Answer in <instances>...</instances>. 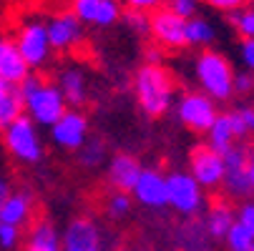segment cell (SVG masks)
Returning <instances> with one entry per match:
<instances>
[{
	"label": "cell",
	"mask_w": 254,
	"mask_h": 251,
	"mask_svg": "<svg viewBox=\"0 0 254 251\" xmlns=\"http://www.w3.org/2000/svg\"><path fill=\"white\" fill-rule=\"evenodd\" d=\"M239 63L244 65L247 73L254 76V38L252 41H239Z\"/></svg>",
	"instance_id": "36"
},
{
	"label": "cell",
	"mask_w": 254,
	"mask_h": 251,
	"mask_svg": "<svg viewBox=\"0 0 254 251\" xmlns=\"http://www.w3.org/2000/svg\"><path fill=\"white\" fill-rule=\"evenodd\" d=\"M126 10H141V13H154L159 8H164L166 0H119Z\"/></svg>",
	"instance_id": "35"
},
{
	"label": "cell",
	"mask_w": 254,
	"mask_h": 251,
	"mask_svg": "<svg viewBox=\"0 0 254 251\" xmlns=\"http://www.w3.org/2000/svg\"><path fill=\"white\" fill-rule=\"evenodd\" d=\"M20 239H23V229L0 224V251H15L20 246Z\"/></svg>",
	"instance_id": "32"
},
{
	"label": "cell",
	"mask_w": 254,
	"mask_h": 251,
	"mask_svg": "<svg viewBox=\"0 0 254 251\" xmlns=\"http://www.w3.org/2000/svg\"><path fill=\"white\" fill-rule=\"evenodd\" d=\"M133 203H138L146 211H164L169 208V196H166V173L159 168H143L138 184L131 191Z\"/></svg>",
	"instance_id": "15"
},
{
	"label": "cell",
	"mask_w": 254,
	"mask_h": 251,
	"mask_svg": "<svg viewBox=\"0 0 254 251\" xmlns=\"http://www.w3.org/2000/svg\"><path fill=\"white\" fill-rule=\"evenodd\" d=\"M20 116H25V103H23L20 86L0 81V133H3L10 123H15Z\"/></svg>",
	"instance_id": "23"
},
{
	"label": "cell",
	"mask_w": 254,
	"mask_h": 251,
	"mask_svg": "<svg viewBox=\"0 0 254 251\" xmlns=\"http://www.w3.org/2000/svg\"><path fill=\"white\" fill-rule=\"evenodd\" d=\"M249 8H252V10H254V0H252V3H249Z\"/></svg>",
	"instance_id": "43"
},
{
	"label": "cell",
	"mask_w": 254,
	"mask_h": 251,
	"mask_svg": "<svg viewBox=\"0 0 254 251\" xmlns=\"http://www.w3.org/2000/svg\"><path fill=\"white\" fill-rule=\"evenodd\" d=\"M108 158H111V156H108V149H106L103 138H98V136H91L83 143V149L78 151V163L83 168H88V171L101 168L103 163H108Z\"/></svg>",
	"instance_id": "26"
},
{
	"label": "cell",
	"mask_w": 254,
	"mask_h": 251,
	"mask_svg": "<svg viewBox=\"0 0 254 251\" xmlns=\"http://www.w3.org/2000/svg\"><path fill=\"white\" fill-rule=\"evenodd\" d=\"M229 18V25L232 30L239 35V41H252L254 38V10L252 8H244V10H237Z\"/></svg>",
	"instance_id": "28"
},
{
	"label": "cell",
	"mask_w": 254,
	"mask_h": 251,
	"mask_svg": "<svg viewBox=\"0 0 254 251\" xmlns=\"http://www.w3.org/2000/svg\"><path fill=\"white\" fill-rule=\"evenodd\" d=\"M121 23L136 33V35H149V28H151V13H141V10H126L124 8V15H121Z\"/></svg>",
	"instance_id": "30"
},
{
	"label": "cell",
	"mask_w": 254,
	"mask_h": 251,
	"mask_svg": "<svg viewBox=\"0 0 254 251\" xmlns=\"http://www.w3.org/2000/svg\"><path fill=\"white\" fill-rule=\"evenodd\" d=\"M131 88H133L136 105L149 118H164L169 111H174V103L179 98L176 76L164 63L138 65L131 81Z\"/></svg>",
	"instance_id": "1"
},
{
	"label": "cell",
	"mask_w": 254,
	"mask_h": 251,
	"mask_svg": "<svg viewBox=\"0 0 254 251\" xmlns=\"http://www.w3.org/2000/svg\"><path fill=\"white\" fill-rule=\"evenodd\" d=\"M46 28H48V38H51L53 53H68V50L78 48L86 38L83 23L70 10H61V13L46 18Z\"/></svg>",
	"instance_id": "13"
},
{
	"label": "cell",
	"mask_w": 254,
	"mask_h": 251,
	"mask_svg": "<svg viewBox=\"0 0 254 251\" xmlns=\"http://www.w3.org/2000/svg\"><path fill=\"white\" fill-rule=\"evenodd\" d=\"M216 41V28L209 18L204 15H194L187 20V48H211V43Z\"/></svg>",
	"instance_id": "24"
},
{
	"label": "cell",
	"mask_w": 254,
	"mask_h": 251,
	"mask_svg": "<svg viewBox=\"0 0 254 251\" xmlns=\"http://www.w3.org/2000/svg\"><path fill=\"white\" fill-rule=\"evenodd\" d=\"M199 219L204 221V229L209 231V236L214 241H224L229 229L237 224V206L229 203L227 196L209 199V206H206V211L201 213Z\"/></svg>",
	"instance_id": "19"
},
{
	"label": "cell",
	"mask_w": 254,
	"mask_h": 251,
	"mask_svg": "<svg viewBox=\"0 0 254 251\" xmlns=\"http://www.w3.org/2000/svg\"><path fill=\"white\" fill-rule=\"evenodd\" d=\"M133 208V196L126 191H108V196L103 199V211L111 221H124L126 216H131Z\"/></svg>",
	"instance_id": "27"
},
{
	"label": "cell",
	"mask_w": 254,
	"mask_h": 251,
	"mask_svg": "<svg viewBox=\"0 0 254 251\" xmlns=\"http://www.w3.org/2000/svg\"><path fill=\"white\" fill-rule=\"evenodd\" d=\"M33 70L28 68V63L23 60L13 35H0V81L8 83H23Z\"/></svg>",
	"instance_id": "20"
},
{
	"label": "cell",
	"mask_w": 254,
	"mask_h": 251,
	"mask_svg": "<svg viewBox=\"0 0 254 251\" xmlns=\"http://www.w3.org/2000/svg\"><path fill=\"white\" fill-rule=\"evenodd\" d=\"M204 143H209V146H211L214 151H219L222 156L234 146V143H239L237 136H234V128H232L227 113H219V118L214 121V126L206 131V141H204Z\"/></svg>",
	"instance_id": "25"
},
{
	"label": "cell",
	"mask_w": 254,
	"mask_h": 251,
	"mask_svg": "<svg viewBox=\"0 0 254 251\" xmlns=\"http://www.w3.org/2000/svg\"><path fill=\"white\" fill-rule=\"evenodd\" d=\"M237 224H242L254 236V199H247V201L237 203Z\"/></svg>",
	"instance_id": "34"
},
{
	"label": "cell",
	"mask_w": 254,
	"mask_h": 251,
	"mask_svg": "<svg viewBox=\"0 0 254 251\" xmlns=\"http://www.w3.org/2000/svg\"><path fill=\"white\" fill-rule=\"evenodd\" d=\"M143 173L141 161L133 153H114L106 163V178H108V186L114 191H126L131 194L133 186L138 184V178Z\"/></svg>",
	"instance_id": "17"
},
{
	"label": "cell",
	"mask_w": 254,
	"mask_h": 251,
	"mask_svg": "<svg viewBox=\"0 0 254 251\" xmlns=\"http://www.w3.org/2000/svg\"><path fill=\"white\" fill-rule=\"evenodd\" d=\"M176 251H214V239L204 229L201 219H187L174 231Z\"/></svg>",
	"instance_id": "22"
},
{
	"label": "cell",
	"mask_w": 254,
	"mask_h": 251,
	"mask_svg": "<svg viewBox=\"0 0 254 251\" xmlns=\"http://www.w3.org/2000/svg\"><path fill=\"white\" fill-rule=\"evenodd\" d=\"M201 3L209 5L211 10H219V13H224V15H232V13H237V10L249 8L252 0H201Z\"/></svg>",
	"instance_id": "33"
},
{
	"label": "cell",
	"mask_w": 254,
	"mask_h": 251,
	"mask_svg": "<svg viewBox=\"0 0 254 251\" xmlns=\"http://www.w3.org/2000/svg\"><path fill=\"white\" fill-rule=\"evenodd\" d=\"M227 116H229V123H232V128H234V136H237V141L242 143L247 136H249V131H247V123H244V116H242V111L239 108H232V111H227Z\"/></svg>",
	"instance_id": "37"
},
{
	"label": "cell",
	"mask_w": 254,
	"mask_h": 251,
	"mask_svg": "<svg viewBox=\"0 0 254 251\" xmlns=\"http://www.w3.org/2000/svg\"><path fill=\"white\" fill-rule=\"evenodd\" d=\"M63 251H103V234L96 219L76 216L61 231Z\"/></svg>",
	"instance_id": "14"
},
{
	"label": "cell",
	"mask_w": 254,
	"mask_h": 251,
	"mask_svg": "<svg viewBox=\"0 0 254 251\" xmlns=\"http://www.w3.org/2000/svg\"><path fill=\"white\" fill-rule=\"evenodd\" d=\"M254 91V76L252 73H237V78H234V93H239V96H244V93H252Z\"/></svg>",
	"instance_id": "38"
},
{
	"label": "cell",
	"mask_w": 254,
	"mask_h": 251,
	"mask_svg": "<svg viewBox=\"0 0 254 251\" xmlns=\"http://www.w3.org/2000/svg\"><path fill=\"white\" fill-rule=\"evenodd\" d=\"M194 83L201 93H206L211 100L216 103H229L234 98V78H237V70L232 65V60L222 53V50H214V48H204L196 50L194 63Z\"/></svg>",
	"instance_id": "2"
},
{
	"label": "cell",
	"mask_w": 254,
	"mask_h": 251,
	"mask_svg": "<svg viewBox=\"0 0 254 251\" xmlns=\"http://www.w3.org/2000/svg\"><path fill=\"white\" fill-rule=\"evenodd\" d=\"M38 199L30 189H13L10 196L5 199V203L0 206V224H10L18 226L23 231H28V226L38 219Z\"/></svg>",
	"instance_id": "16"
},
{
	"label": "cell",
	"mask_w": 254,
	"mask_h": 251,
	"mask_svg": "<svg viewBox=\"0 0 254 251\" xmlns=\"http://www.w3.org/2000/svg\"><path fill=\"white\" fill-rule=\"evenodd\" d=\"M23 244H25L23 251H63L61 231L51 219H41V216L28 226Z\"/></svg>",
	"instance_id": "21"
},
{
	"label": "cell",
	"mask_w": 254,
	"mask_h": 251,
	"mask_svg": "<svg viewBox=\"0 0 254 251\" xmlns=\"http://www.w3.org/2000/svg\"><path fill=\"white\" fill-rule=\"evenodd\" d=\"M149 38L161 50H181L187 48V20L171 13L166 5L151 13Z\"/></svg>",
	"instance_id": "11"
},
{
	"label": "cell",
	"mask_w": 254,
	"mask_h": 251,
	"mask_svg": "<svg viewBox=\"0 0 254 251\" xmlns=\"http://www.w3.org/2000/svg\"><path fill=\"white\" fill-rule=\"evenodd\" d=\"M161 58H164V50H161L159 46L151 43V48L146 50V60H143V63H164Z\"/></svg>",
	"instance_id": "41"
},
{
	"label": "cell",
	"mask_w": 254,
	"mask_h": 251,
	"mask_svg": "<svg viewBox=\"0 0 254 251\" xmlns=\"http://www.w3.org/2000/svg\"><path fill=\"white\" fill-rule=\"evenodd\" d=\"M166 196L169 208L181 219H199L209 206V191L184 168L166 171Z\"/></svg>",
	"instance_id": "4"
},
{
	"label": "cell",
	"mask_w": 254,
	"mask_h": 251,
	"mask_svg": "<svg viewBox=\"0 0 254 251\" xmlns=\"http://www.w3.org/2000/svg\"><path fill=\"white\" fill-rule=\"evenodd\" d=\"M224 196L232 201L254 199V184L247 173V143H234L224 153Z\"/></svg>",
	"instance_id": "9"
},
{
	"label": "cell",
	"mask_w": 254,
	"mask_h": 251,
	"mask_svg": "<svg viewBox=\"0 0 254 251\" xmlns=\"http://www.w3.org/2000/svg\"><path fill=\"white\" fill-rule=\"evenodd\" d=\"M53 81L61 88L68 108H83V105L88 103V76H86V70L81 65L70 63V65L58 68Z\"/></svg>",
	"instance_id": "18"
},
{
	"label": "cell",
	"mask_w": 254,
	"mask_h": 251,
	"mask_svg": "<svg viewBox=\"0 0 254 251\" xmlns=\"http://www.w3.org/2000/svg\"><path fill=\"white\" fill-rule=\"evenodd\" d=\"M70 13L83 23V28L106 30L121 23L124 5L119 0H70Z\"/></svg>",
	"instance_id": "12"
},
{
	"label": "cell",
	"mask_w": 254,
	"mask_h": 251,
	"mask_svg": "<svg viewBox=\"0 0 254 251\" xmlns=\"http://www.w3.org/2000/svg\"><path fill=\"white\" fill-rule=\"evenodd\" d=\"M5 151L23 166H38L46 156V146L41 138V128L35 126L28 116H20L15 123H10L3 133Z\"/></svg>",
	"instance_id": "6"
},
{
	"label": "cell",
	"mask_w": 254,
	"mask_h": 251,
	"mask_svg": "<svg viewBox=\"0 0 254 251\" xmlns=\"http://www.w3.org/2000/svg\"><path fill=\"white\" fill-rule=\"evenodd\" d=\"M222 244H224L227 251H254V236L242 224H234Z\"/></svg>",
	"instance_id": "29"
},
{
	"label": "cell",
	"mask_w": 254,
	"mask_h": 251,
	"mask_svg": "<svg viewBox=\"0 0 254 251\" xmlns=\"http://www.w3.org/2000/svg\"><path fill=\"white\" fill-rule=\"evenodd\" d=\"M247 173H249V181L254 184V143L247 146Z\"/></svg>",
	"instance_id": "42"
},
{
	"label": "cell",
	"mask_w": 254,
	"mask_h": 251,
	"mask_svg": "<svg viewBox=\"0 0 254 251\" xmlns=\"http://www.w3.org/2000/svg\"><path fill=\"white\" fill-rule=\"evenodd\" d=\"M206 191H222L224 186V156L214 151L209 143H196L189 153L187 168Z\"/></svg>",
	"instance_id": "10"
},
{
	"label": "cell",
	"mask_w": 254,
	"mask_h": 251,
	"mask_svg": "<svg viewBox=\"0 0 254 251\" xmlns=\"http://www.w3.org/2000/svg\"><path fill=\"white\" fill-rule=\"evenodd\" d=\"M174 116L187 131L206 136V131L214 126L216 118H219V103L211 100L199 88L184 91V93H179V98L174 103Z\"/></svg>",
	"instance_id": "7"
},
{
	"label": "cell",
	"mask_w": 254,
	"mask_h": 251,
	"mask_svg": "<svg viewBox=\"0 0 254 251\" xmlns=\"http://www.w3.org/2000/svg\"><path fill=\"white\" fill-rule=\"evenodd\" d=\"M171 13H176L179 18H184V20H189V18H194V15H199V8H201V0H166L164 3Z\"/></svg>",
	"instance_id": "31"
},
{
	"label": "cell",
	"mask_w": 254,
	"mask_h": 251,
	"mask_svg": "<svg viewBox=\"0 0 254 251\" xmlns=\"http://www.w3.org/2000/svg\"><path fill=\"white\" fill-rule=\"evenodd\" d=\"M51 143L61 151H73L78 153L83 143L91 138V121L83 108H68L51 128Z\"/></svg>",
	"instance_id": "8"
},
{
	"label": "cell",
	"mask_w": 254,
	"mask_h": 251,
	"mask_svg": "<svg viewBox=\"0 0 254 251\" xmlns=\"http://www.w3.org/2000/svg\"><path fill=\"white\" fill-rule=\"evenodd\" d=\"M13 41L33 73H41V70L48 68V63L53 58V46H51L48 28H46L43 18H35V15L23 18L13 30Z\"/></svg>",
	"instance_id": "5"
},
{
	"label": "cell",
	"mask_w": 254,
	"mask_h": 251,
	"mask_svg": "<svg viewBox=\"0 0 254 251\" xmlns=\"http://www.w3.org/2000/svg\"><path fill=\"white\" fill-rule=\"evenodd\" d=\"M13 191V181H10V173L5 168H0V206L5 203V199L10 196Z\"/></svg>",
	"instance_id": "39"
},
{
	"label": "cell",
	"mask_w": 254,
	"mask_h": 251,
	"mask_svg": "<svg viewBox=\"0 0 254 251\" xmlns=\"http://www.w3.org/2000/svg\"><path fill=\"white\" fill-rule=\"evenodd\" d=\"M20 91H23V103H25V116L38 128H51L68 111V103L53 78L30 73L20 83Z\"/></svg>",
	"instance_id": "3"
},
{
	"label": "cell",
	"mask_w": 254,
	"mask_h": 251,
	"mask_svg": "<svg viewBox=\"0 0 254 251\" xmlns=\"http://www.w3.org/2000/svg\"><path fill=\"white\" fill-rule=\"evenodd\" d=\"M239 111L244 116V123H247L249 136H254V105H244V108H239Z\"/></svg>",
	"instance_id": "40"
}]
</instances>
